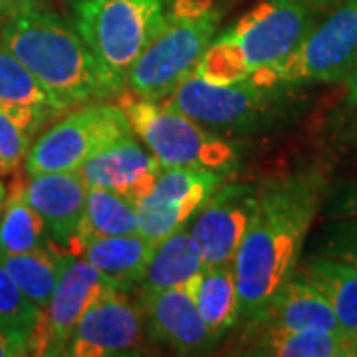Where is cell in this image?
Returning a JSON list of instances; mask_svg holds the SVG:
<instances>
[{"label":"cell","mask_w":357,"mask_h":357,"mask_svg":"<svg viewBox=\"0 0 357 357\" xmlns=\"http://www.w3.org/2000/svg\"><path fill=\"white\" fill-rule=\"evenodd\" d=\"M326 189V175L314 169L258 189L255 217L234 258L241 318L256 326L272 296L294 276Z\"/></svg>","instance_id":"obj_1"},{"label":"cell","mask_w":357,"mask_h":357,"mask_svg":"<svg viewBox=\"0 0 357 357\" xmlns=\"http://www.w3.org/2000/svg\"><path fill=\"white\" fill-rule=\"evenodd\" d=\"M0 46L70 109L117 96L79 32L56 14L42 8L8 14Z\"/></svg>","instance_id":"obj_2"},{"label":"cell","mask_w":357,"mask_h":357,"mask_svg":"<svg viewBox=\"0 0 357 357\" xmlns=\"http://www.w3.org/2000/svg\"><path fill=\"white\" fill-rule=\"evenodd\" d=\"M218 20L220 13L208 0H173L165 24L131 66L126 86L137 98H169L211 46Z\"/></svg>","instance_id":"obj_3"},{"label":"cell","mask_w":357,"mask_h":357,"mask_svg":"<svg viewBox=\"0 0 357 357\" xmlns=\"http://www.w3.org/2000/svg\"><path fill=\"white\" fill-rule=\"evenodd\" d=\"M173 0H79L76 30L117 96L131 66L165 24Z\"/></svg>","instance_id":"obj_4"},{"label":"cell","mask_w":357,"mask_h":357,"mask_svg":"<svg viewBox=\"0 0 357 357\" xmlns=\"http://www.w3.org/2000/svg\"><path fill=\"white\" fill-rule=\"evenodd\" d=\"M119 105L128 114L133 133L153 153L161 169L199 167L229 175L238 163L236 149L229 141L165 102L119 93Z\"/></svg>","instance_id":"obj_5"},{"label":"cell","mask_w":357,"mask_h":357,"mask_svg":"<svg viewBox=\"0 0 357 357\" xmlns=\"http://www.w3.org/2000/svg\"><path fill=\"white\" fill-rule=\"evenodd\" d=\"M357 66V0H342L282 62L260 68L250 79L284 91L345 79Z\"/></svg>","instance_id":"obj_6"},{"label":"cell","mask_w":357,"mask_h":357,"mask_svg":"<svg viewBox=\"0 0 357 357\" xmlns=\"http://www.w3.org/2000/svg\"><path fill=\"white\" fill-rule=\"evenodd\" d=\"M128 135H133V128L119 103H86L32 143L24 159L26 173L74 171L103 147Z\"/></svg>","instance_id":"obj_7"},{"label":"cell","mask_w":357,"mask_h":357,"mask_svg":"<svg viewBox=\"0 0 357 357\" xmlns=\"http://www.w3.org/2000/svg\"><path fill=\"white\" fill-rule=\"evenodd\" d=\"M288 93L290 91L260 86L250 77L230 86H215L189 74L171 91V96L161 102L189 115L215 133H232L260 128L268 115L276 109L282 96Z\"/></svg>","instance_id":"obj_8"},{"label":"cell","mask_w":357,"mask_h":357,"mask_svg":"<svg viewBox=\"0 0 357 357\" xmlns=\"http://www.w3.org/2000/svg\"><path fill=\"white\" fill-rule=\"evenodd\" d=\"M333 0H264L230 28L256 72L288 58L319 24Z\"/></svg>","instance_id":"obj_9"},{"label":"cell","mask_w":357,"mask_h":357,"mask_svg":"<svg viewBox=\"0 0 357 357\" xmlns=\"http://www.w3.org/2000/svg\"><path fill=\"white\" fill-rule=\"evenodd\" d=\"M119 292L107 276L84 258H74L64 270L50 302L40 310L34 332V356H64V349L82 318L103 298Z\"/></svg>","instance_id":"obj_10"},{"label":"cell","mask_w":357,"mask_h":357,"mask_svg":"<svg viewBox=\"0 0 357 357\" xmlns=\"http://www.w3.org/2000/svg\"><path fill=\"white\" fill-rule=\"evenodd\" d=\"M227 175L199 169L175 167L161 169L151 192L137 203V234L151 244H159L173 232L189 225L204 201L222 185Z\"/></svg>","instance_id":"obj_11"},{"label":"cell","mask_w":357,"mask_h":357,"mask_svg":"<svg viewBox=\"0 0 357 357\" xmlns=\"http://www.w3.org/2000/svg\"><path fill=\"white\" fill-rule=\"evenodd\" d=\"M258 189L246 183L220 185L189 220L204 266L234 262L244 234L255 217Z\"/></svg>","instance_id":"obj_12"},{"label":"cell","mask_w":357,"mask_h":357,"mask_svg":"<svg viewBox=\"0 0 357 357\" xmlns=\"http://www.w3.org/2000/svg\"><path fill=\"white\" fill-rule=\"evenodd\" d=\"M145 340V321L139 306L121 292L103 298L77 324L64 356L115 357L139 354Z\"/></svg>","instance_id":"obj_13"},{"label":"cell","mask_w":357,"mask_h":357,"mask_svg":"<svg viewBox=\"0 0 357 357\" xmlns=\"http://www.w3.org/2000/svg\"><path fill=\"white\" fill-rule=\"evenodd\" d=\"M139 310L149 335L178 356L208 354L220 340V335L204 324L185 284L141 294Z\"/></svg>","instance_id":"obj_14"},{"label":"cell","mask_w":357,"mask_h":357,"mask_svg":"<svg viewBox=\"0 0 357 357\" xmlns=\"http://www.w3.org/2000/svg\"><path fill=\"white\" fill-rule=\"evenodd\" d=\"M133 135L103 147L79 167V173L89 187L114 191L137 204L155 187L161 165Z\"/></svg>","instance_id":"obj_15"},{"label":"cell","mask_w":357,"mask_h":357,"mask_svg":"<svg viewBox=\"0 0 357 357\" xmlns=\"http://www.w3.org/2000/svg\"><path fill=\"white\" fill-rule=\"evenodd\" d=\"M28 177L24 181V195L46 222L48 238L68 246L86 208L89 191L86 178L82 177L79 169Z\"/></svg>","instance_id":"obj_16"},{"label":"cell","mask_w":357,"mask_h":357,"mask_svg":"<svg viewBox=\"0 0 357 357\" xmlns=\"http://www.w3.org/2000/svg\"><path fill=\"white\" fill-rule=\"evenodd\" d=\"M256 326L288 332H342L324 294L296 274L272 296Z\"/></svg>","instance_id":"obj_17"},{"label":"cell","mask_w":357,"mask_h":357,"mask_svg":"<svg viewBox=\"0 0 357 357\" xmlns=\"http://www.w3.org/2000/svg\"><path fill=\"white\" fill-rule=\"evenodd\" d=\"M153 250L155 244L139 234H117L84 241L72 248V255L98 268L119 292H126L139 284Z\"/></svg>","instance_id":"obj_18"},{"label":"cell","mask_w":357,"mask_h":357,"mask_svg":"<svg viewBox=\"0 0 357 357\" xmlns=\"http://www.w3.org/2000/svg\"><path fill=\"white\" fill-rule=\"evenodd\" d=\"M294 274L324 294L342 332L357 344V268L318 255L307 258L304 264H298Z\"/></svg>","instance_id":"obj_19"},{"label":"cell","mask_w":357,"mask_h":357,"mask_svg":"<svg viewBox=\"0 0 357 357\" xmlns=\"http://www.w3.org/2000/svg\"><path fill=\"white\" fill-rule=\"evenodd\" d=\"M185 286L189 288L204 324L217 335L222 337L238 324L241 300L234 262L204 266Z\"/></svg>","instance_id":"obj_20"},{"label":"cell","mask_w":357,"mask_h":357,"mask_svg":"<svg viewBox=\"0 0 357 357\" xmlns=\"http://www.w3.org/2000/svg\"><path fill=\"white\" fill-rule=\"evenodd\" d=\"M203 268L201 248L195 243L189 225H185L183 229L167 236L165 241L155 244L153 255L147 262L137 288L141 294H147L183 286Z\"/></svg>","instance_id":"obj_21"},{"label":"cell","mask_w":357,"mask_h":357,"mask_svg":"<svg viewBox=\"0 0 357 357\" xmlns=\"http://www.w3.org/2000/svg\"><path fill=\"white\" fill-rule=\"evenodd\" d=\"M248 356L272 357H356L357 344L344 332H288L256 326Z\"/></svg>","instance_id":"obj_22"},{"label":"cell","mask_w":357,"mask_h":357,"mask_svg":"<svg viewBox=\"0 0 357 357\" xmlns=\"http://www.w3.org/2000/svg\"><path fill=\"white\" fill-rule=\"evenodd\" d=\"M74 258L76 256L72 252H60L52 248L50 243L20 255L0 252V260L8 270V274L18 284V288L26 294V298L40 310L48 306L64 270Z\"/></svg>","instance_id":"obj_23"},{"label":"cell","mask_w":357,"mask_h":357,"mask_svg":"<svg viewBox=\"0 0 357 357\" xmlns=\"http://www.w3.org/2000/svg\"><path fill=\"white\" fill-rule=\"evenodd\" d=\"M137 229H139L137 204L114 191L89 187L86 208L77 225L76 234L68 243V252H72L76 244L89 238L137 234Z\"/></svg>","instance_id":"obj_24"},{"label":"cell","mask_w":357,"mask_h":357,"mask_svg":"<svg viewBox=\"0 0 357 357\" xmlns=\"http://www.w3.org/2000/svg\"><path fill=\"white\" fill-rule=\"evenodd\" d=\"M48 244V229L24 195V181L16 178L8 187L0 217V252L20 255Z\"/></svg>","instance_id":"obj_25"},{"label":"cell","mask_w":357,"mask_h":357,"mask_svg":"<svg viewBox=\"0 0 357 357\" xmlns=\"http://www.w3.org/2000/svg\"><path fill=\"white\" fill-rule=\"evenodd\" d=\"M0 105L38 109L52 115L54 119L70 109L2 46H0Z\"/></svg>","instance_id":"obj_26"},{"label":"cell","mask_w":357,"mask_h":357,"mask_svg":"<svg viewBox=\"0 0 357 357\" xmlns=\"http://www.w3.org/2000/svg\"><path fill=\"white\" fill-rule=\"evenodd\" d=\"M52 119V115L38 109L0 105V175L18 171L34 143V135Z\"/></svg>","instance_id":"obj_27"},{"label":"cell","mask_w":357,"mask_h":357,"mask_svg":"<svg viewBox=\"0 0 357 357\" xmlns=\"http://www.w3.org/2000/svg\"><path fill=\"white\" fill-rule=\"evenodd\" d=\"M191 74L215 86H230L248 79L252 70L244 58L241 44L229 30L211 42Z\"/></svg>","instance_id":"obj_28"},{"label":"cell","mask_w":357,"mask_h":357,"mask_svg":"<svg viewBox=\"0 0 357 357\" xmlns=\"http://www.w3.org/2000/svg\"><path fill=\"white\" fill-rule=\"evenodd\" d=\"M40 307L32 304L0 260V324L34 332Z\"/></svg>","instance_id":"obj_29"},{"label":"cell","mask_w":357,"mask_h":357,"mask_svg":"<svg viewBox=\"0 0 357 357\" xmlns=\"http://www.w3.org/2000/svg\"><path fill=\"white\" fill-rule=\"evenodd\" d=\"M324 256L357 268V217H342L326 238Z\"/></svg>","instance_id":"obj_30"},{"label":"cell","mask_w":357,"mask_h":357,"mask_svg":"<svg viewBox=\"0 0 357 357\" xmlns=\"http://www.w3.org/2000/svg\"><path fill=\"white\" fill-rule=\"evenodd\" d=\"M32 354V332L0 324V357H22Z\"/></svg>","instance_id":"obj_31"},{"label":"cell","mask_w":357,"mask_h":357,"mask_svg":"<svg viewBox=\"0 0 357 357\" xmlns=\"http://www.w3.org/2000/svg\"><path fill=\"white\" fill-rule=\"evenodd\" d=\"M333 215L335 217H357V183L349 187L340 197V201L333 204Z\"/></svg>","instance_id":"obj_32"},{"label":"cell","mask_w":357,"mask_h":357,"mask_svg":"<svg viewBox=\"0 0 357 357\" xmlns=\"http://www.w3.org/2000/svg\"><path fill=\"white\" fill-rule=\"evenodd\" d=\"M2 2V13L14 14L28 8H42V0H0Z\"/></svg>","instance_id":"obj_33"},{"label":"cell","mask_w":357,"mask_h":357,"mask_svg":"<svg viewBox=\"0 0 357 357\" xmlns=\"http://www.w3.org/2000/svg\"><path fill=\"white\" fill-rule=\"evenodd\" d=\"M345 89H347V103L357 109V66L345 76Z\"/></svg>","instance_id":"obj_34"},{"label":"cell","mask_w":357,"mask_h":357,"mask_svg":"<svg viewBox=\"0 0 357 357\" xmlns=\"http://www.w3.org/2000/svg\"><path fill=\"white\" fill-rule=\"evenodd\" d=\"M6 192H8L6 185L0 181V217H2V211H4V203H6Z\"/></svg>","instance_id":"obj_35"},{"label":"cell","mask_w":357,"mask_h":357,"mask_svg":"<svg viewBox=\"0 0 357 357\" xmlns=\"http://www.w3.org/2000/svg\"><path fill=\"white\" fill-rule=\"evenodd\" d=\"M0 14H2V2H0Z\"/></svg>","instance_id":"obj_36"}]
</instances>
